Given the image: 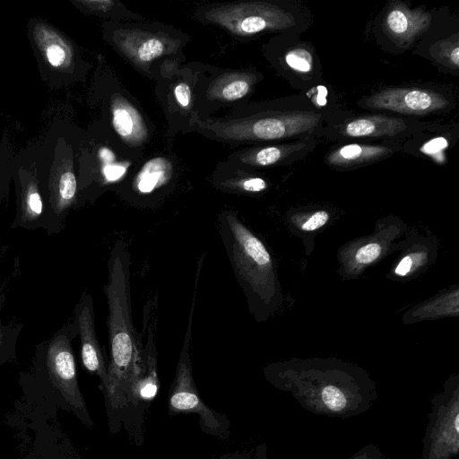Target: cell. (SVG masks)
Instances as JSON below:
<instances>
[{
	"label": "cell",
	"mask_w": 459,
	"mask_h": 459,
	"mask_svg": "<svg viewBox=\"0 0 459 459\" xmlns=\"http://www.w3.org/2000/svg\"><path fill=\"white\" fill-rule=\"evenodd\" d=\"M84 9L98 15L116 20H140L141 15L127 10L119 1L114 0H83L78 1Z\"/></svg>",
	"instance_id": "cell-19"
},
{
	"label": "cell",
	"mask_w": 459,
	"mask_h": 459,
	"mask_svg": "<svg viewBox=\"0 0 459 459\" xmlns=\"http://www.w3.org/2000/svg\"><path fill=\"white\" fill-rule=\"evenodd\" d=\"M111 126L115 134L131 148L144 145L150 136L147 123L140 110L123 94L115 93L109 105Z\"/></svg>",
	"instance_id": "cell-10"
},
{
	"label": "cell",
	"mask_w": 459,
	"mask_h": 459,
	"mask_svg": "<svg viewBox=\"0 0 459 459\" xmlns=\"http://www.w3.org/2000/svg\"><path fill=\"white\" fill-rule=\"evenodd\" d=\"M219 232L250 308L266 302L272 290V258L264 243L232 211L218 216Z\"/></svg>",
	"instance_id": "cell-3"
},
{
	"label": "cell",
	"mask_w": 459,
	"mask_h": 459,
	"mask_svg": "<svg viewBox=\"0 0 459 459\" xmlns=\"http://www.w3.org/2000/svg\"><path fill=\"white\" fill-rule=\"evenodd\" d=\"M412 258L410 255L404 256L395 268V274L399 276H405L409 273L412 267Z\"/></svg>",
	"instance_id": "cell-28"
},
{
	"label": "cell",
	"mask_w": 459,
	"mask_h": 459,
	"mask_svg": "<svg viewBox=\"0 0 459 459\" xmlns=\"http://www.w3.org/2000/svg\"><path fill=\"white\" fill-rule=\"evenodd\" d=\"M5 302V295L0 294V315ZM22 326L4 325L0 316V364L15 359V347Z\"/></svg>",
	"instance_id": "cell-20"
},
{
	"label": "cell",
	"mask_w": 459,
	"mask_h": 459,
	"mask_svg": "<svg viewBox=\"0 0 459 459\" xmlns=\"http://www.w3.org/2000/svg\"><path fill=\"white\" fill-rule=\"evenodd\" d=\"M301 145H268L250 147L233 152L228 162L235 166L267 167L278 163Z\"/></svg>",
	"instance_id": "cell-14"
},
{
	"label": "cell",
	"mask_w": 459,
	"mask_h": 459,
	"mask_svg": "<svg viewBox=\"0 0 459 459\" xmlns=\"http://www.w3.org/2000/svg\"><path fill=\"white\" fill-rule=\"evenodd\" d=\"M364 103L368 108L406 115H427L448 105L438 92L420 88H386L368 97Z\"/></svg>",
	"instance_id": "cell-8"
},
{
	"label": "cell",
	"mask_w": 459,
	"mask_h": 459,
	"mask_svg": "<svg viewBox=\"0 0 459 459\" xmlns=\"http://www.w3.org/2000/svg\"><path fill=\"white\" fill-rule=\"evenodd\" d=\"M430 22L431 15L423 10L394 4L386 13L384 28L394 41L407 44L425 31Z\"/></svg>",
	"instance_id": "cell-11"
},
{
	"label": "cell",
	"mask_w": 459,
	"mask_h": 459,
	"mask_svg": "<svg viewBox=\"0 0 459 459\" xmlns=\"http://www.w3.org/2000/svg\"><path fill=\"white\" fill-rule=\"evenodd\" d=\"M195 16L203 23L216 25L239 38L289 29L295 24L291 13L262 1L206 4L199 7Z\"/></svg>",
	"instance_id": "cell-6"
},
{
	"label": "cell",
	"mask_w": 459,
	"mask_h": 459,
	"mask_svg": "<svg viewBox=\"0 0 459 459\" xmlns=\"http://www.w3.org/2000/svg\"><path fill=\"white\" fill-rule=\"evenodd\" d=\"M171 93L174 103L180 110L190 112L193 109V91L187 81L172 82Z\"/></svg>",
	"instance_id": "cell-23"
},
{
	"label": "cell",
	"mask_w": 459,
	"mask_h": 459,
	"mask_svg": "<svg viewBox=\"0 0 459 459\" xmlns=\"http://www.w3.org/2000/svg\"><path fill=\"white\" fill-rule=\"evenodd\" d=\"M438 58L445 59L446 64H450L457 68L459 65V48L457 43L440 44Z\"/></svg>",
	"instance_id": "cell-26"
},
{
	"label": "cell",
	"mask_w": 459,
	"mask_h": 459,
	"mask_svg": "<svg viewBox=\"0 0 459 459\" xmlns=\"http://www.w3.org/2000/svg\"><path fill=\"white\" fill-rule=\"evenodd\" d=\"M256 80V76L250 72H221L206 87L204 98L217 104L241 100L250 93Z\"/></svg>",
	"instance_id": "cell-12"
},
{
	"label": "cell",
	"mask_w": 459,
	"mask_h": 459,
	"mask_svg": "<svg viewBox=\"0 0 459 459\" xmlns=\"http://www.w3.org/2000/svg\"><path fill=\"white\" fill-rule=\"evenodd\" d=\"M284 60L290 68L299 73H309L313 68V56L303 48L290 49L285 54Z\"/></svg>",
	"instance_id": "cell-22"
},
{
	"label": "cell",
	"mask_w": 459,
	"mask_h": 459,
	"mask_svg": "<svg viewBox=\"0 0 459 459\" xmlns=\"http://www.w3.org/2000/svg\"><path fill=\"white\" fill-rule=\"evenodd\" d=\"M78 334L75 322L58 329L37 347V359L43 365L50 385L60 395L65 407L87 427L93 426L81 393L72 341Z\"/></svg>",
	"instance_id": "cell-4"
},
{
	"label": "cell",
	"mask_w": 459,
	"mask_h": 459,
	"mask_svg": "<svg viewBox=\"0 0 459 459\" xmlns=\"http://www.w3.org/2000/svg\"><path fill=\"white\" fill-rule=\"evenodd\" d=\"M102 160L101 172L106 182L111 183L123 178L127 172L130 163L118 160L108 149L100 152Z\"/></svg>",
	"instance_id": "cell-21"
},
{
	"label": "cell",
	"mask_w": 459,
	"mask_h": 459,
	"mask_svg": "<svg viewBox=\"0 0 459 459\" xmlns=\"http://www.w3.org/2000/svg\"><path fill=\"white\" fill-rule=\"evenodd\" d=\"M329 220V214L325 211H318L312 213L302 224L305 231H313L324 226Z\"/></svg>",
	"instance_id": "cell-27"
},
{
	"label": "cell",
	"mask_w": 459,
	"mask_h": 459,
	"mask_svg": "<svg viewBox=\"0 0 459 459\" xmlns=\"http://www.w3.org/2000/svg\"><path fill=\"white\" fill-rule=\"evenodd\" d=\"M183 34L154 24H130L115 22L108 38L110 44L129 63L143 72L158 61L173 57L183 48Z\"/></svg>",
	"instance_id": "cell-7"
},
{
	"label": "cell",
	"mask_w": 459,
	"mask_h": 459,
	"mask_svg": "<svg viewBox=\"0 0 459 459\" xmlns=\"http://www.w3.org/2000/svg\"><path fill=\"white\" fill-rule=\"evenodd\" d=\"M74 321L80 336L82 364L87 372L100 378V388L103 392L108 385V361L97 337L91 294L82 295L74 307Z\"/></svg>",
	"instance_id": "cell-9"
},
{
	"label": "cell",
	"mask_w": 459,
	"mask_h": 459,
	"mask_svg": "<svg viewBox=\"0 0 459 459\" xmlns=\"http://www.w3.org/2000/svg\"><path fill=\"white\" fill-rule=\"evenodd\" d=\"M194 293L184 343L176 367L174 378L168 395V413L174 417L179 414H196L201 430L219 439L230 436V420L226 414L209 407L202 399L195 385L191 363V337L195 308Z\"/></svg>",
	"instance_id": "cell-5"
},
{
	"label": "cell",
	"mask_w": 459,
	"mask_h": 459,
	"mask_svg": "<svg viewBox=\"0 0 459 459\" xmlns=\"http://www.w3.org/2000/svg\"><path fill=\"white\" fill-rule=\"evenodd\" d=\"M320 114L313 111H269L250 115L235 112L221 118H195L194 127L221 143L242 144L279 140L311 132Z\"/></svg>",
	"instance_id": "cell-2"
},
{
	"label": "cell",
	"mask_w": 459,
	"mask_h": 459,
	"mask_svg": "<svg viewBox=\"0 0 459 459\" xmlns=\"http://www.w3.org/2000/svg\"><path fill=\"white\" fill-rule=\"evenodd\" d=\"M455 429L456 433L459 431V416L455 415Z\"/></svg>",
	"instance_id": "cell-30"
},
{
	"label": "cell",
	"mask_w": 459,
	"mask_h": 459,
	"mask_svg": "<svg viewBox=\"0 0 459 459\" xmlns=\"http://www.w3.org/2000/svg\"><path fill=\"white\" fill-rule=\"evenodd\" d=\"M406 127L401 118L386 116H364L346 123L342 131L350 137L393 136Z\"/></svg>",
	"instance_id": "cell-13"
},
{
	"label": "cell",
	"mask_w": 459,
	"mask_h": 459,
	"mask_svg": "<svg viewBox=\"0 0 459 459\" xmlns=\"http://www.w3.org/2000/svg\"><path fill=\"white\" fill-rule=\"evenodd\" d=\"M129 269L128 249L122 240H117L108 262V281L104 287L110 355L108 385L102 394L112 434L120 431L127 399L147 369L144 351L132 320Z\"/></svg>",
	"instance_id": "cell-1"
},
{
	"label": "cell",
	"mask_w": 459,
	"mask_h": 459,
	"mask_svg": "<svg viewBox=\"0 0 459 459\" xmlns=\"http://www.w3.org/2000/svg\"><path fill=\"white\" fill-rule=\"evenodd\" d=\"M174 165L166 157L148 160L134 179V187L142 194H149L166 185L171 179Z\"/></svg>",
	"instance_id": "cell-16"
},
{
	"label": "cell",
	"mask_w": 459,
	"mask_h": 459,
	"mask_svg": "<svg viewBox=\"0 0 459 459\" xmlns=\"http://www.w3.org/2000/svg\"><path fill=\"white\" fill-rule=\"evenodd\" d=\"M322 399L326 407L333 411L342 410L346 404V398L343 394L333 386H327L324 389Z\"/></svg>",
	"instance_id": "cell-24"
},
{
	"label": "cell",
	"mask_w": 459,
	"mask_h": 459,
	"mask_svg": "<svg viewBox=\"0 0 459 459\" xmlns=\"http://www.w3.org/2000/svg\"><path fill=\"white\" fill-rule=\"evenodd\" d=\"M37 41L47 61L55 67H64L71 63L70 47L55 31L43 26L39 28Z\"/></svg>",
	"instance_id": "cell-17"
},
{
	"label": "cell",
	"mask_w": 459,
	"mask_h": 459,
	"mask_svg": "<svg viewBox=\"0 0 459 459\" xmlns=\"http://www.w3.org/2000/svg\"><path fill=\"white\" fill-rule=\"evenodd\" d=\"M381 247L377 243H369L360 247L356 255L355 259L361 264H367L375 261L380 255Z\"/></svg>",
	"instance_id": "cell-25"
},
{
	"label": "cell",
	"mask_w": 459,
	"mask_h": 459,
	"mask_svg": "<svg viewBox=\"0 0 459 459\" xmlns=\"http://www.w3.org/2000/svg\"><path fill=\"white\" fill-rule=\"evenodd\" d=\"M392 152L385 146L351 143L331 152L326 160L333 166L346 167L374 161Z\"/></svg>",
	"instance_id": "cell-15"
},
{
	"label": "cell",
	"mask_w": 459,
	"mask_h": 459,
	"mask_svg": "<svg viewBox=\"0 0 459 459\" xmlns=\"http://www.w3.org/2000/svg\"><path fill=\"white\" fill-rule=\"evenodd\" d=\"M216 459H250L248 454L245 452L224 453Z\"/></svg>",
	"instance_id": "cell-29"
},
{
	"label": "cell",
	"mask_w": 459,
	"mask_h": 459,
	"mask_svg": "<svg viewBox=\"0 0 459 459\" xmlns=\"http://www.w3.org/2000/svg\"><path fill=\"white\" fill-rule=\"evenodd\" d=\"M215 181L218 182L220 188L240 193H258L267 187L264 178L237 171L227 176L220 174Z\"/></svg>",
	"instance_id": "cell-18"
}]
</instances>
